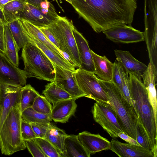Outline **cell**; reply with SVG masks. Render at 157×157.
I'll return each mask as SVG.
<instances>
[{"instance_id":"e0dca14e","label":"cell","mask_w":157,"mask_h":157,"mask_svg":"<svg viewBox=\"0 0 157 157\" xmlns=\"http://www.w3.org/2000/svg\"><path fill=\"white\" fill-rule=\"evenodd\" d=\"M73 33L81 61V67L79 68L94 73L95 68L93 57L88 41L75 27Z\"/></svg>"},{"instance_id":"8992f818","label":"cell","mask_w":157,"mask_h":157,"mask_svg":"<svg viewBox=\"0 0 157 157\" xmlns=\"http://www.w3.org/2000/svg\"><path fill=\"white\" fill-rule=\"evenodd\" d=\"M58 43L60 51L75 67H81V61L74 37L72 22L67 17L58 16L53 22L45 26Z\"/></svg>"},{"instance_id":"74e56055","label":"cell","mask_w":157,"mask_h":157,"mask_svg":"<svg viewBox=\"0 0 157 157\" xmlns=\"http://www.w3.org/2000/svg\"><path fill=\"white\" fill-rule=\"evenodd\" d=\"M35 133L36 137L45 138L50 123H29Z\"/></svg>"},{"instance_id":"1f68e13d","label":"cell","mask_w":157,"mask_h":157,"mask_svg":"<svg viewBox=\"0 0 157 157\" xmlns=\"http://www.w3.org/2000/svg\"><path fill=\"white\" fill-rule=\"evenodd\" d=\"M136 126V140L142 147L152 151L155 157L153 149L146 130L138 118Z\"/></svg>"},{"instance_id":"ffe728a7","label":"cell","mask_w":157,"mask_h":157,"mask_svg":"<svg viewBox=\"0 0 157 157\" xmlns=\"http://www.w3.org/2000/svg\"><path fill=\"white\" fill-rule=\"evenodd\" d=\"M17 20L25 35L30 36L36 39L46 45L57 55L67 59L63 52L48 40L39 28L23 19L19 18Z\"/></svg>"},{"instance_id":"60d3db41","label":"cell","mask_w":157,"mask_h":157,"mask_svg":"<svg viewBox=\"0 0 157 157\" xmlns=\"http://www.w3.org/2000/svg\"><path fill=\"white\" fill-rule=\"evenodd\" d=\"M0 51L4 54L5 46L4 24H0Z\"/></svg>"},{"instance_id":"4fadbf2b","label":"cell","mask_w":157,"mask_h":157,"mask_svg":"<svg viewBox=\"0 0 157 157\" xmlns=\"http://www.w3.org/2000/svg\"><path fill=\"white\" fill-rule=\"evenodd\" d=\"M102 32L107 38L115 43L129 44L144 40L143 32L125 24L117 25Z\"/></svg>"},{"instance_id":"52a82bcc","label":"cell","mask_w":157,"mask_h":157,"mask_svg":"<svg viewBox=\"0 0 157 157\" xmlns=\"http://www.w3.org/2000/svg\"><path fill=\"white\" fill-rule=\"evenodd\" d=\"M75 73L78 86L86 97L110 105L107 94L101 86L98 78L94 73L78 68Z\"/></svg>"},{"instance_id":"d4e9b609","label":"cell","mask_w":157,"mask_h":157,"mask_svg":"<svg viewBox=\"0 0 157 157\" xmlns=\"http://www.w3.org/2000/svg\"><path fill=\"white\" fill-rule=\"evenodd\" d=\"M45 87L42 94L47 100L53 105L60 101L73 98L70 94L54 82L47 84Z\"/></svg>"},{"instance_id":"44dd1931","label":"cell","mask_w":157,"mask_h":157,"mask_svg":"<svg viewBox=\"0 0 157 157\" xmlns=\"http://www.w3.org/2000/svg\"><path fill=\"white\" fill-rule=\"evenodd\" d=\"M95 71L94 74L102 81H111L112 77L113 63L105 56L99 55L91 49Z\"/></svg>"},{"instance_id":"cb8c5ba5","label":"cell","mask_w":157,"mask_h":157,"mask_svg":"<svg viewBox=\"0 0 157 157\" xmlns=\"http://www.w3.org/2000/svg\"><path fill=\"white\" fill-rule=\"evenodd\" d=\"M5 52L4 54L15 66L18 67L19 57L17 44L6 24H4Z\"/></svg>"},{"instance_id":"d6986e66","label":"cell","mask_w":157,"mask_h":157,"mask_svg":"<svg viewBox=\"0 0 157 157\" xmlns=\"http://www.w3.org/2000/svg\"><path fill=\"white\" fill-rule=\"evenodd\" d=\"M147 69L141 75L143 84L147 90L149 101L153 110L155 119L157 121V98L155 82L157 81L152 64L149 62Z\"/></svg>"},{"instance_id":"b9f144b4","label":"cell","mask_w":157,"mask_h":157,"mask_svg":"<svg viewBox=\"0 0 157 157\" xmlns=\"http://www.w3.org/2000/svg\"><path fill=\"white\" fill-rule=\"evenodd\" d=\"M27 2L38 7L41 8L42 6L48 1L47 0H25Z\"/></svg>"},{"instance_id":"bcb514c9","label":"cell","mask_w":157,"mask_h":157,"mask_svg":"<svg viewBox=\"0 0 157 157\" xmlns=\"http://www.w3.org/2000/svg\"><path fill=\"white\" fill-rule=\"evenodd\" d=\"M0 93H1V87L0 86Z\"/></svg>"},{"instance_id":"d6a6232c","label":"cell","mask_w":157,"mask_h":157,"mask_svg":"<svg viewBox=\"0 0 157 157\" xmlns=\"http://www.w3.org/2000/svg\"><path fill=\"white\" fill-rule=\"evenodd\" d=\"M32 107L38 112L51 115L52 105L44 96L40 95L37 97Z\"/></svg>"},{"instance_id":"ee69618b","label":"cell","mask_w":157,"mask_h":157,"mask_svg":"<svg viewBox=\"0 0 157 157\" xmlns=\"http://www.w3.org/2000/svg\"><path fill=\"white\" fill-rule=\"evenodd\" d=\"M15 0H0V8L2 7L7 3Z\"/></svg>"},{"instance_id":"836d02e7","label":"cell","mask_w":157,"mask_h":157,"mask_svg":"<svg viewBox=\"0 0 157 157\" xmlns=\"http://www.w3.org/2000/svg\"><path fill=\"white\" fill-rule=\"evenodd\" d=\"M122 87L121 92L129 103L133 105L129 93V77L128 74L126 72L122 67L121 71Z\"/></svg>"},{"instance_id":"277c9868","label":"cell","mask_w":157,"mask_h":157,"mask_svg":"<svg viewBox=\"0 0 157 157\" xmlns=\"http://www.w3.org/2000/svg\"><path fill=\"white\" fill-rule=\"evenodd\" d=\"M20 105L13 106L0 130V148L2 154L10 155L26 149L22 138Z\"/></svg>"},{"instance_id":"8fae6325","label":"cell","mask_w":157,"mask_h":157,"mask_svg":"<svg viewBox=\"0 0 157 157\" xmlns=\"http://www.w3.org/2000/svg\"><path fill=\"white\" fill-rule=\"evenodd\" d=\"M55 69L54 82L70 94L75 100L86 97L77 82L75 71L53 64Z\"/></svg>"},{"instance_id":"7a4b0ae2","label":"cell","mask_w":157,"mask_h":157,"mask_svg":"<svg viewBox=\"0 0 157 157\" xmlns=\"http://www.w3.org/2000/svg\"><path fill=\"white\" fill-rule=\"evenodd\" d=\"M130 97L138 118L146 130L153 149L157 154V124L152 107L149 101L147 90L141 78L129 74Z\"/></svg>"},{"instance_id":"f546056e","label":"cell","mask_w":157,"mask_h":157,"mask_svg":"<svg viewBox=\"0 0 157 157\" xmlns=\"http://www.w3.org/2000/svg\"><path fill=\"white\" fill-rule=\"evenodd\" d=\"M8 26L19 51L28 42L17 19L8 22Z\"/></svg>"},{"instance_id":"8d00e7d4","label":"cell","mask_w":157,"mask_h":157,"mask_svg":"<svg viewBox=\"0 0 157 157\" xmlns=\"http://www.w3.org/2000/svg\"><path fill=\"white\" fill-rule=\"evenodd\" d=\"M122 67L116 60L113 63V75L111 81L119 88L121 92L122 87Z\"/></svg>"},{"instance_id":"3957f363","label":"cell","mask_w":157,"mask_h":157,"mask_svg":"<svg viewBox=\"0 0 157 157\" xmlns=\"http://www.w3.org/2000/svg\"><path fill=\"white\" fill-rule=\"evenodd\" d=\"M98 80L107 94L110 106L118 117L124 132L136 140V128L138 116L136 110L125 98L119 88L111 81Z\"/></svg>"},{"instance_id":"d590c367","label":"cell","mask_w":157,"mask_h":157,"mask_svg":"<svg viewBox=\"0 0 157 157\" xmlns=\"http://www.w3.org/2000/svg\"><path fill=\"white\" fill-rule=\"evenodd\" d=\"M26 147L34 157H47L37 144L33 139L25 141Z\"/></svg>"},{"instance_id":"f6af8a7d","label":"cell","mask_w":157,"mask_h":157,"mask_svg":"<svg viewBox=\"0 0 157 157\" xmlns=\"http://www.w3.org/2000/svg\"><path fill=\"white\" fill-rule=\"evenodd\" d=\"M65 1L67 2H68L70 3L71 5V0H65Z\"/></svg>"},{"instance_id":"2e32d148","label":"cell","mask_w":157,"mask_h":157,"mask_svg":"<svg viewBox=\"0 0 157 157\" xmlns=\"http://www.w3.org/2000/svg\"><path fill=\"white\" fill-rule=\"evenodd\" d=\"M110 150L120 157H154L153 152L144 147L121 142L114 139L111 141Z\"/></svg>"},{"instance_id":"ab89813d","label":"cell","mask_w":157,"mask_h":157,"mask_svg":"<svg viewBox=\"0 0 157 157\" xmlns=\"http://www.w3.org/2000/svg\"><path fill=\"white\" fill-rule=\"evenodd\" d=\"M119 137L125 141L128 144L141 146L137 141L124 132H120L117 134Z\"/></svg>"},{"instance_id":"4dcf8cb0","label":"cell","mask_w":157,"mask_h":157,"mask_svg":"<svg viewBox=\"0 0 157 157\" xmlns=\"http://www.w3.org/2000/svg\"><path fill=\"white\" fill-rule=\"evenodd\" d=\"M33 139L47 157H62L59 151L46 139L36 137Z\"/></svg>"},{"instance_id":"f35d334b","label":"cell","mask_w":157,"mask_h":157,"mask_svg":"<svg viewBox=\"0 0 157 157\" xmlns=\"http://www.w3.org/2000/svg\"><path fill=\"white\" fill-rule=\"evenodd\" d=\"M39 29L48 40L60 51V47L58 43L52 34L47 28L44 27L40 28Z\"/></svg>"},{"instance_id":"7402d4cb","label":"cell","mask_w":157,"mask_h":157,"mask_svg":"<svg viewBox=\"0 0 157 157\" xmlns=\"http://www.w3.org/2000/svg\"><path fill=\"white\" fill-rule=\"evenodd\" d=\"M25 35L27 38L28 41L39 48L49 58L53 64L56 65L67 70L75 71V66L67 59L57 55L46 45L36 39L29 35Z\"/></svg>"},{"instance_id":"4316f807","label":"cell","mask_w":157,"mask_h":157,"mask_svg":"<svg viewBox=\"0 0 157 157\" xmlns=\"http://www.w3.org/2000/svg\"><path fill=\"white\" fill-rule=\"evenodd\" d=\"M67 135L63 130L51 124L45 137L59 151L62 157H64V142Z\"/></svg>"},{"instance_id":"5bb4252c","label":"cell","mask_w":157,"mask_h":157,"mask_svg":"<svg viewBox=\"0 0 157 157\" xmlns=\"http://www.w3.org/2000/svg\"><path fill=\"white\" fill-rule=\"evenodd\" d=\"M77 136L85 149L91 155L110 150L111 142L99 134H94L84 131L79 133Z\"/></svg>"},{"instance_id":"6da1fadb","label":"cell","mask_w":157,"mask_h":157,"mask_svg":"<svg viewBox=\"0 0 157 157\" xmlns=\"http://www.w3.org/2000/svg\"><path fill=\"white\" fill-rule=\"evenodd\" d=\"M79 15L99 33L115 26L131 25L136 0H71Z\"/></svg>"},{"instance_id":"ba28073f","label":"cell","mask_w":157,"mask_h":157,"mask_svg":"<svg viewBox=\"0 0 157 157\" xmlns=\"http://www.w3.org/2000/svg\"><path fill=\"white\" fill-rule=\"evenodd\" d=\"M91 112L94 121L113 139L119 137V132H124L117 114L110 105L96 101L92 107Z\"/></svg>"},{"instance_id":"ac0fdd59","label":"cell","mask_w":157,"mask_h":157,"mask_svg":"<svg viewBox=\"0 0 157 157\" xmlns=\"http://www.w3.org/2000/svg\"><path fill=\"white\" fill-rule=\"evenodd\" d=\"M73 98L58 101L53 105L51 117L55 122L64 123L74 115L77 105Z\"/></svg>"},{"instance_id":"5b68a950","label":"cell","mask_w":157,"mask_h":157,"mask_svg":"<svg viewBox=\"0 0 157 157\" xmlns=\"http://www.w3.org/2000/svg\"><path fill=\"white\" fill-rule=\"evenodd\" d=\"M21 57L23 61L24 70L29 78L53 82L55 69L48 58L38 47L28 42L22 48Z\"/></svg>"},{"instance_id":"e575fe53","label":"cell","mask_w":157,"mask_h":157,"mask_svg":"<svg viewBox=\"0 0 157 157\" xmlns=\"http://www.w3.org/2000/svg\"><path fill=\"white\" fill-rule=\"evenodd\" d=\"M21 137L24 141L36 137L30 124L22 119L21 121Z\"/></svg>"},{"instance_id":"9a60e30c","label":"cell","mask_w":157,"mask_h":157,"mask_svg":"<svg viewBox=\"0 0 157 157\" xmlns=\"http://www.w3.org/2000/svg\"><path fill=\"white\" fill-rule=\"evenodd\" d=\"M116 60L128 74H131L141 78V75L147 66L136 59L129 51L114 50Z\"/></svg>"},{"instance_id":"30bf717a","label":"cell","mask_w":157,"mask_h":157,"mask_svg":"<svg viewBox=\"0 0 157 157\" xmlns=\"http://www.w3.org/2000/svg\"><path fill=\"white\" fill-rule=\"evenodd\" d=\"M29 74L14 65L0 51V84L23 87L26 85Z\"/></svg>"},{"instance_id":"f1b7e54d","label":"cell","mask_w":157,"mask_h":157,"mask_svg":"<svg viewBox=\"0 0 157 157\" xmlns=\"http://www.w3.org/2000/svg\"><path fill=\"white\" fill-rule=\"evenodd\" d=\"M21 118L29 123H50L52 120L50 116L38 112L32 107L25 109L22 112Z\"/></svg>"},{"instance_id":"603a6c76","label":"cell","mask_w":157,"mask_h":157,"mask_svg":"<svg viewBox=\"0 0 157 157\" xmlns=\"http://www.w3.org/2000/svg\"><path fill=\"white\" fill-rule=\"evenodd\" d=\"M64 157H90L91 154L79 140L77 135H67L64 144Z\"/></svg>"},{"instance_id":"7c38bea8","label":"cell","mask_w":157,"mask_h":157,"mask_svg":"<svg viewBox=\"0 0 157 157\" xmlns=\"http://www.w3.org/2000/svg\"><path fill=\"white\" fill-rule=\"evenodd\" d=\"M0 130L11 108L20 105L21 91L22 87L0 84Z\"/></svg>"},{"instance_id":"9c48e42d","label":"cell","mask_w":157,"mask_h":157,"mask_svg":"<svg viewBox=\"0 0 157 157\" xmlns=\"http://www.w3.org/2000/svg\"><path fill=\"white\" fill-rule=\"evenodd\" d=\"M52 5L47 8L38 7L26 2L19 18L25 19L38 28L48 25L58 18Z\"/></svg>"},{"instance_id":"83f0119b","label":"cell","mask_w":157,"mask_h":157,"mask_svg":"<svg viewBox=\"0 0 157 157\" xmlns=\"http://www.w3.org/2000/svg\"><path fill=\"white\" fill-rule=\"evenodd\" d=\"M40 95L30 84L23 86L21 91L20 108L21 113L25 109L32 107L36 98Z\"/></svg>"},{"instance_id":"7bdbcfd3","label":"cell","mask_w":157,"mask_h":157,"mask_svg":"<svg viewBox=\"0 0 157 157\" xmlns=\"http://www.w3.org/2000/svg\"><path fill=\"white\" fill-rule=\"evenodd\" d=\"M6 23L2 11L0 8V24H5Z\"/></svg>"},{"instance_id":"484cf974","label":"cell","mask_w":157,"mask_h":157,"mask_svg":"<svg viewBox=\"0 0 157 157\" xmlns=\"http://www.w3.org/2000/svg\"><path fill=\"white\" fill-rule=\"evenodd\" d=\"M26 2L25 0H15L7 3L1 9L6 23L19 18Z\"/></svg>"}]
</instances>
